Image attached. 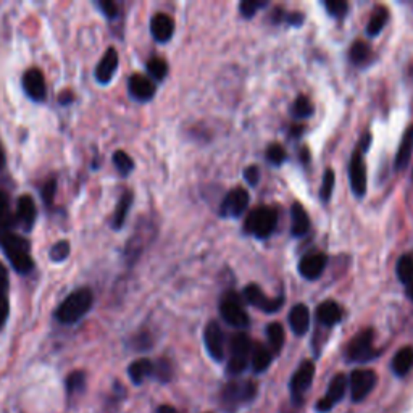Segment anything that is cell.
Returning a JSON list of instances; mask_svg holds the SVG:
<instances>
[{
  "label": "cell",
  "mask_w": 413,
  "mask_h": 413,
  "mask_svg": "<svg viewBox=\"0 0 413 413\" xmlns=\"http://www.w3.org/2000/svg\"><path fill=\"white\" fill-rule=\"evenodd\" d=\"M347 378H345L343 373H339V375H336L333 378V381L329 383V388L326 390V395L323 399L318 400V410L320 412H328L331 410L334 405L338 404V402H340L344 399L345 395V389H347Z\"/></svg>",
  "instance_id": "14"
},
{
  "label": "cell",
  "mask_w": 413,
  "mask_h": 413,
  "mask_svg": "<svg viewBox=\"0 0 413 413\" xmlns=\"http://www.w3.org/2000/svg\"><path fill=\"white\" fill-rule=\"evenodd\" d=\"M94 295L89 288H80L71 292L63 302H61L57 310H55V318L63 325H73L78 323L82 316L89 314L92 309Z\"/></svg>",
  "instance_id": "2"
},
{
  "label": "cell",
  "mask_w": 413,
  "mask_h": 413,
  "mask_svg": "<svg viewBox=\"0 0 413 413\" xmlns=\"http://www.w3.org/2000/svg\"><path fill=\"white\" fill-rule=\"evenodd\" d=\"M244 297L250 305L257 307V309H260L261 312H266V314H273V312L280 310L284 304V300L281 297L280 299L266 297L265 292L261 291L257 284H249V286L244 289Z\"/></svg>",
  "instance_id": "13"
},
{
  "label": "cell",
  "mask_w": 413,
  "mask_h": 413,
  "mask_svg": "<svg viewBox=\"0 0 413 413\" xmlns=\"http://www.w3.org/2000/svg\"><path fill=\"white\" fill-rule=\"evenodd\" d=\"M349 57H350V61L355 65L364 63V61L370 57V47H368V44L364 41H357L354 46L350 47Z\"/></svg>",
  "instance_id": "37"
},
{
  "label": "cell",
  "mask_w": 413,
  "mask_h": 413,
  "mask_svg": "<svg viewBox=\"0 0 413 413\" xmlns=\"http://www.w3.org/2000/svg\"><path fill=\"white\" fill-rule=\"evenodd\" d=\"M373 340H375L373 329H365V331L357 334L347 345V359L350 362H360V364L371 360L378 354Z\"/></svg>",
  "instance_id": "5"
},
{
  "label": "cell",
  "mask_w": 413,
  "mask_h": 413,
  "mask_svg": "<svg viewBox=\"0 0 413 413\" xmlns=\"http://www.w3.org/2000/svg\"><path fill=\"white\" fill-rule=\"evenodd\" d=\"M86 386V373L85 371H73L70 373L65 379V388L68 395L80 394Z\"/></svg>",
  "instance_id": "34"
},
{
  "label": "cell",
  "mask_w": 413,
  "mask_h": 413,
  "mask_svg": "<svg viewBox=\"0 0 413 413\" xmlns=\"http://www.w3.org/2000/svg\"><path fill=\"white\" fill-rule=\"evenodd\" d=\"M349 176L354 194L362 197L366 192V168L360 150H355L352 155V160H350L349 165Z\"/></svg>",
  "instance_id": "16"
},
{
  "label": "cell",
  "mask_w": 413,
  "mask_h": 413,
  "mask_svg": "<svg viewBox=\"0 0 413 413\" xmlns=\"http://www.w3.org/2000/svg\"><path fill=\"white\" fill-rule=\"evenodd\" d=\"M8 289H10V276L8 270L2 261H0V302L8 300Z\"/></svg>",
  "instance_id": "44"
},
{
  "label": "cell",
  "mask_w": 413,
  "mask_h": 413,
  "mask_svg": "<svg viewBox=\"0 0 413 413\" xmlns=\"http://www.w3.org/2000/svg\"><path fill=\"white\" fill-rule=\"evenodd\" d=\"M55 194H57V180L50 178V180L42 186V200L46 205H52Z\"/></svg>",
  "instance_id": "45"
},
{
  "label": "cell",
  "mask_w": 413,
  "mask_h": 413,
  "mask_svg": "<svg viewBox=\"0 0 413 413\" xmlns=\"http://www.w3.org/2000/svg\"><path fill=\"white\" fill-rule=\"evenodd\" d=\"M314 376H315V365L312 364V362H304V364L297 368V371L294 373L289 388H291L292 400L295 402V404H302L304 395L312 386Z\"/></svg>",
  "instance_id": "8"
},
{
  "label": "cell",
  "mask_w": 413,
  "mask_h": 413,
  "mask_svg": "<svg viewBox=\"0 0 413 413\" xmlns=\"http://www.w3.org/2000/svg\"><path fill=\"white\" fill-rule=\"evenodd\" d=\"M0 249L7 257L16 271L25 275L35 268V260L31 255V244L25 236L18 233L7 231L0 234Z\"/></svg>",
  "instance_id": "1"
},
{
  "label": "cell",
  "mask_w": 413,
  "mask_h": 413,
  "mask_svg": "<svg viewBox=\"0 0 413 413\" xmlns=\"http://www.w3.org/2000/svg\"><path fill=\"white\" fill-rule=\"evenodd\" d=\"M289 325L297 336H304L310 326V312L307 305L297 304L289 312Z\"/></svg>",
  "instance_id": "20"
},
{
  "label": "cell",
  "mask_w": 413,
  "mask_h": 413,
  "mask_svg": "<svg viewBox=\"0 0 413 413\" xmlns=\"http://www.w3.org/2000/svg\"><path fill=\"white\" fill-rule=\"evenodd\" d=\"M328 265V257L321 252H314L305 255L302 260L299 261V273L305 280L314 281L318 280L325 271Z\"/></svg>",
  "instance_id": "15"
},
{
  "label": "cell",
  "mask_w": 413,
  "mask_h": 413,
  "mask_svg": "<svg viewBox=\"0 0 413 413\" xmlns=\"http://www.w3.org/2000/svg\"><path fill=\"white\" fill-rule=\"evenodd\" d=\"M378 381L376 373L373 370H355L349 379L350 395L354 402H362L371 394Z\"/></svg>",
  "instance_id": "6"
},
{
  "label": "cell",
  "mask_w": 413,
  "mask_h": 413,
  "mask_svg": "<svg viewBox=\"0 0 413 413\" xmlns=\"http://www.w3.org/2000/svg\"><path fill=\"white\" fill-rule=\"evenodd\" d=\"M291 233L294 238H302L310 230V218L300 204H294L291 209Z\"/></svg>",
  "instance_id": "22"
},
{
  "label": "cell",
  "mask_w": 413,
  "mask_h": 413,
  "mask_svg": "<svg viewBox=\"0 0 413 413\" xmlns=\"http://www.w3.org/2000/svg\"><path fill=\"white\" fill-rule=\"evenodd\" d=\"M220 314L228 325L245 328L249 325V315L245 314L236 294H226L220 304Z\"/></svg>",
  "instance_id": "7"
},
{
  "label": "cell",
  "mask_w": 413,
  "mask_h": 413,
  "mask_svg": "<svg viewBox=\"0 0 413 413\" xmlns=\"http://www.w3.org/2000/svg\"><path fill=\"white\" fill-rule=\"evenodd\" d=\"M389 20V12L386 7H378L375 10V13L371 15L370 21H368L366 25V32L368 36H378L379 32L384 30V26H386Z\"/></svg>",
  "instance_id": "30"
},
{
  "label": "cell",
  "mask_w": 413,
  "mask_h": 413,
  "mask_svg": "<svg viewBox=\"0 0 413 413\" xmlns=\"http://www.w3.org/2000/svg\"><path fill=\"white\" fill-rule=\"evenodd\" d=\"M131 205H132V192L126 191L125 194L121 195L118 204H116L115 214H113V216H111V228H113V230H121L123 225H125V221H126L128 214H130Z\"/></svg>",
  "instance_id": "27"
},
{
  "label": "cell",
  "mask_w": 413,
  "mask_h": 413,
  "mask_svg": "<svg viewBox=\"0 0 413 413\" xmlns=\"http://www.w3.org/2000/svg\"><path fill=\"white\" fill-rule=\"evenodd\" d=\"M271 360H273L271 350L265 347L264 344L255 343L254 347H252V352H250V362H252L254 371H257V373L265 371L266 368L271 365Z\"/></svg>",
  "instance_id": "26"
},
{
  "label": "cell",
  "mask_w": 413,
  "mask_h": 413,
  "mask_svg": "<svg viewBox=\"0 0 413 413\" xmlns=\"http://www.w3.org/2000/svg\"><path fill=\"white\" fill-rule=\"evenodd\" d=\"M412 152H413V125L404 132V136H402V141L397 149V155H395V161H394L395 168H397L399 171L405 170L410 161Z\"/></svg>",
  "instance_id": "21"
},
{
  "label": "cell",
  "mask_w": 413,
  "mask_h": 413,
  "mask_svg": "<svg viewBox=\"0 0 413 413\" xmlns=\"http://www.w3.org/2000/svg\"><path fill=\"white\" fill-rule=\"evenodd\" d=\"M70 242L68 241H58L55 245H52V249H50L49 252V259L55 261V264H61V261H65L68 259L70 255Z\"/></svg>",
  "instance_id": "38"
},
{
  "label": "cell",
  "mask_w": 413,
  "mask_h": 413,
  "mask_svg": "<svg viewBox=\"0 0 413 413\" xmlns=\"http://www.w3.org/2000/svg\"><path fill=\"white\" fill-rule=\"evenodd\" d=\"M154 376L161 383H168L173 376V368L168 360H160L154 365Z\"/></svg>",
  "instance_id": "40"
},
{
  "label": "cell",
  "mask_w": 413,
  "mask_h": 413,
  "mask_svg": "<svg viewBox=\"0 0 413 413\" xmlns=\"http://www.w3.org/2000/svg\"><path fill=\"white\" fill-rule=\"evenodd\" d=\"M255 394L257 386L250 379L231 381L221 390V404L225 409H236V407L249 404L255 397Z\"/></svg>",
  "instance_id": "4"
},
{
  "label": "cell",
  "mask_w": 413,
  "mask_h": 413,
  "mask_svg": "<svg viewBox=\"0 0 413 413\" xmlns=\"http://www.w3.org/2000/svg\"><path fill=\"white\" fill-rule=\"evenodd\" d=\"M266 336H268V343H270L273 352L280 354L283 345H284V328L280 325V323H271L266 328Z\"/></svg>",
  "instance_id": "32"
},
{
  "label": "cell",
  "mask_w": 413,
  "mask_h": 413,
  "mask_svg": "<svg viewBox=\"0 0 413 413\" xmlns=\"http://www.w3.org/2000/svg\"><path fill=\"white\" fill-rule=\"evenodd\" d=\"M266 2H261V0H244V2L239 5V10H241V13L245 18H252L257 13V10L264 8Z\"/></svg>",
  "instance_id": "43"
},
{
  "label": "cell",
  "mask_w": 413,
  "mask_h": 413,
  "mask_svg": "<svg viewBox=\"0 0 413 413\" xmlns=\"http://www.w3.org/2000/svg\"><path fill=\"white\" fill-rule=\"evenodd\" d=\"M252 340L244 333H238L231 338L230 349H231V359H239V360H247L250 352H252Z\"/></svg>",
  "instance_id": "23"
},
{
  "label": "cell",
  "mask_w": 413,
  "mask_h": 413,
  "mask_svg": "<svg viewBox=\"0 0 413 413\" xmlns=\"http://www.w3.org/2000/svg\"><path fill=\"white\" fill-rule=\"evenodd\" d=\"M100 8L102 15L107 16L109 20H116L120 15V5L116 2H111V0H100V2L96 4Z\"/></svg>",
  "instance_id": "42"
},
{
  "label": "cell",
  "mask_w": 413,
  "mask_h": 413,
  "mask_svg": "<svg viewBox=\"0 0 413 413\" xmlns=\"http://www.w3.org/2000/svg\"><path fill=\"white\" fill-rule=\"evenodd\" d=\"M266 159L273 165H281L283 161L288 159V154L280 144H271V146H268L266 149Z\"/></svg>",
  "instance_id": "41"
},
{
  "label": "cell",
  "mask_w": 413,
  "mask_h": 413,
  "mask_svg": "<svg viewBox=\"0 0 413 413\" xmlns=\"http://www.w3.org/2000/svg\"><path fill=\"white\" fill-rule=\"evenodd\" d=\"M333 189H334V171L333 170H326L325 175H323V183H321V187H320V197L323 202H329V199H331V194H333Z\"/></svg>",
  "instance_id": "39"
},
{
  "label": "cell",
  "mask_w": 413,
  "mask_h": 413,
  "mask_svg": "<svg viewBox=\"0 0 413 413\" xmlns=\"http://www.w3.org/2000/svg\"><path fill=\"white\" fill-rule=\"evenodd\" d=\"M325 7H326L329 15L344 16L345 12H347L349 5H347V2H344V0H328V2L325 4Z\"/></svg>",
  "instance_id": "46"
},
{
  "label": "cell",
  "mask_w": 413,
  "mask_h": 413,
  "mask_svg": "<svg viewBox=\"0 0 413 413\" xmlns=\"http://www.w3.org/2000/svg\"><path fill=\"white\" fill-rule=\"evenodd\" d=\"M249 192L245 191L242 187H236L231 189L230 192L225 195L223 199L221 207H220V214L221 216H233V218H238L241 216L245 209L249 207Z\"/></svg>",
  "instance_id": "10"
},
{
  "label": "cell",
  "mask_w": 413,
  "mask_h": 413,
  "mask_svg": "<svg viewBox=\"0 0 413 413\" xmlns=\"http://www.w3.org/2000/svg\"><path fill=\"white\" fill-rule=\"evenodd\" d=\"M118 50L115 47H109L107 52L104 54V57L99 60V63L96 66V80L100 85H109V82L113 80V75L116 73V70H118Z\"/></svg>",
  "instance_id": "17"
},
{
  "label": "cell",
  "mask_w": 413,
  "mask_h": 413,
  "mask_svg": "<svg viewBox=\"0 0 413 413\" xmlns=\"http://www.w3.org/2000/svg\"><path fill=\"white\" fill-rule=\"evenodd\" d=\"M395 273H397V278L400 283H404L405 286L413 283V255L412 254H405L402 255L397 266H395Z\"/></svg>",
  "instance_id": "31"
},
{
  "label": "cell",
  "mask_w": 413,
  "mask_h": 413,
  "mask_svg": "<svg viewBox=\"0 0 413 413\" xmlns=\"http://www.w3.org/2000/svg\"><path fill=\"white\" fill-rule=\"evenodd\" d=\"M157 413H180V412H178L175 407H171V405H160Z\"/></svg>",
  "instance_id": "51"
},
{
  "label": "cell",
  "mask_w": 413,
  "mask_h": 413,
  "mask_svg": "<svg viewBox=\"0 0 413 413\" xmlns=\"http://www.w3.org/2000/svg\"><path fill=\"white\" fill-rule=\"evenodd\" d=\"M5 165H7V157H5V150L2 147V144H0V171L5 168Z\"/></svg>",
  "instance_id": "52"
},
{
  "label": "cell",
  "mask_w": 413,
  "mask_h": 413,
  "mask_svg": "<svg viewBox=\"0 0 413 413\" xmlns=\"http://www.w3.org/2000/svg\"><path fill=\"white\" fill-rule=\"evenodd\" d=\"M37 220V207L35 199L31 195H21L16 200V210H15V225L21 226L25 233H30L36 225Z\"/></svg>",
  "instance_id": "9"
},
{
  "label": "cell",
  "mask_w": 413,
  "mask_h": 413,
  "mask_svg": "<svg viewBox=\"0 0 413 413\" xmlns=\"http://www.w3.org/2000/svg\"><path fill=\"white\" fill-rule=\"evenodd\" d=\"M407 295H409V297L413 300V283L407 286Z\"/></svg>",
  "instance_id": "53"
},
{
  "label": "cell",
  "mask_w": 413,
  "mask_h": 413,
  "mask_svg": "<svg viewBox=\"0 0 413 413\" xmlns=\"http://www.w3.org/2000/svg\"><path fill=\"white\" fill-rule=\"evenodd\" d=\"M10 315V302H0V329L5 326V323L8 320Z\"/></svg>",
  "instance_id": "49"
},
{
  "label": "cell",
  "mask_w": 413,
  "mask_h": 413,
  "mask_svg": "<svg viewBox=\"0 0 413 413\" xmlns=\"http://www.w3.org/2000/svg\"><path fill=\"white\" fill-rule=\"evenodd\" d=\"M15 226V216L12 214V209H10V200L7 194L0 191V234L12 231Z\"/></svg>",
  "instance_id": "29"
},
{
  "label": "cell",
  "mask_w": 413,
  "mask_h": 413,
  "mask_svg": "<svg viewBox=\"0 0 413 413\" xmlns=\"http://www.w3.org/2000/svg\"><path fill=\"white\" fill-rule=\"evenodd\" d=\"M314 113V105H312L310 99L305 96H299L292 104V115L295 118H309Z\"/></svg>",
  "instance_id": "36"
},
{
  "label": "cell",
  "mask_w": 413,
  "mask_h": 413,
  "mask_svg": "<svg viewBox=\"0 0 413 413\" xmlns=\"http://www.w3.org/2000/svg\"><path fill=\"white\" fill-rule=\"evenodd\" d=\"M58 102H60V105H70V104H73L75 102V94L71 92V91H63L58 96Z\"/></svg>",
  "instance_id": "50"
},
{
  "label": "cell",
  "mask_w": 413,
  "mask_h": 413,
  "mask_svg": "<svg viewBox=\"0 0 413 413\" xmlns=\"http://www.w3.org/2000/svg\"><path fill=\"white\" fill-rule=\"evenodd\" d=\"M205 347L209 350L210 357L216 362H221L225 359V333L220 328L218 323L211 321L207 325L204 333Z\"/></svg>",
  "instance_id": "12"
},
{
  "label": "cell",
  "mask_w": 413,
  "mask_h": 413,
  "mask_svg": "<svg viewBox=\"0 0 413 413\" xmlns=\"http://www.w3.org/2000/svg\"><path fill=\"white\" fill-rule=\"evenodd\" d=\"M278 225V214L271 207H257L245 218V231L264 239L275 231Z\"/></svg>",
  "instance_id": "3"
},
{
  "label": "cell",
  "mask_w": 413,
  "mask_h": 413,
  "mask_svg": "<svg viewBox=\"0 0 413 413\" xmlns=\"http://www.w3.org/2000/svg\"><path fill=\"white\" fill-rule=\"evenodd\" d=\"M247 360H239V359H231L230 357V362H228V373L233 376L236 375H241V373L247 368Z\"/></svg>",
  "instance_id": "47"
},
{
  "label": "cell",
  "mask_w": 413,
  "mask_h": 413,
  "mask_svg": "<svg viewBox=\"0 0 413 413\" xmlns=\"http://www.w3.org/2000/svg\"><path fill=\"white\" fill-rule=\"evenodd\" d=\"M128 375L134 384H142L149 376L154 375V364L149 359H139L128 368Z\"/></svg>",
  "instance_id": "25"
},
{
  "label": "cell",
  "mask_w": 413,
  "mask_h": 413,
  "mask_svg": "<svg viewBox=\"0 0 413 413\" xmlns=\"http://www.w3.org/2000/svg\"><path fill=\"white\" fill-rule=\"evenodd\" d=\"M23 91L35 102H44L47 97V85L44 73L39 68H30L23 75Z\"/></svg>",
  "instance_id": "11"
},
{
  "label": "cell",
  "mask_w": 413,
  "mask_h": 413,
  "mask_svg": "<svg viewBox=\"0 0 413 413\" xmlns=\"http://www.w3.org/2000/svg\"><path fill=\"white\" fill-rule=\"evenodd\" d=\"M244 178H245V181H247L249 184H252V186H255V184L259 183V180H260V171H259V168H257V166L250 165V166H247V168H245Z\"/></svg>",
  "instance_id": "48"
},
{
  "label": "cell",
  "mask_w": 413,
  "mask_h": 413,
  "mask_svg": "<svg viewBox=\"0 0 413 413\" xmlns=\"http://www.w3.org/2000/svg\"><path fill=\"white\" fill-rule=\"evenodd\" d=\"M113 165L123 178L130 176L134 170V161L125 150H116L113 154Z\"/></svg>",
  "instance_id": "33"
},
{
  "label": "cell",
  "mask_w": 413,
  "mask_h": 413,
  "mask_svg": "<svg viewBox=\"0 0 413 413\" xmlns=\"http://www.w3.org/2000/svg\"><path fill=\"white\" fill-rule=\"evenodd\" d=\"M340 316H343V312H340V307L333 302V300H326L318 305L316 309V318L321 325L325 326H334L336 323H339Z\"/></svg>",
  "instance_id": "24"
},
{
  "label": "cell",
  "mask_w": 413,
  "mask_h": 413,
  "mask_svg": "<svg viewBox=\"0 0 413 413\" xmlns=\"http://www.w3.org/2000/svg\"><path fill=\"white\" fill-rule=\"evenodd\" d=\"M150 32L157 42H168L175 32V21L166 13L154 15L150 20Z\"/></svg>",
  "instance_id": "19"
},
{
  "label": "cell",
  "mask_w": 413,
  "mask_h": 413,
  "mask_svg": "<svg viewBox=\"0 0 413 413\" xmlns=\"http://www.w3.org/2000/svg\"><path fill=\"white\" fill-rule=\"evenodd\" d=\"M131 96L139 102H149L155 96V85L150 78L144 75H132L128 82Z\"/></svg>",
  "instance_id": "18"
},
{
  "label": "cell",
  "mask_w": 413,
  "mask_h": 413,
  "mask_svg": "<svg viewBox=\"0 0 413 413\" xmlns=\"http://www.w3.org/2000/svg\"><path fill=\"white\" fill-rule=\"evenodd\" d=\"M147 71L154 80L164 81L166 73H168V65H166V61L164 58L154 57L147 61Z\"/></svg>",
  "instance_id": "35"
},
{
  "label": "cell",
  "mask_w": 413,
  "mask_h": 413,
  "mask_svg": "<svg viewBox=\"0 0 413 413\" xmlns=\"http://www.w3.org/2000/svg\"><path fill=\"white\" fill-rule=\"evenodd\" d=\"M412 368H413V349L402 347L399 352L394 355L393 370L397 376H405L409 375Z\"/></svg>",
  "instance_id": "28"
}]
</instances>
